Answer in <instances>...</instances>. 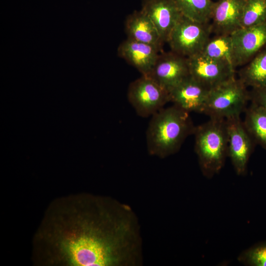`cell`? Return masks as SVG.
I'll use <instances>...</instances> for the list:
<instances>
[{"instance_id":"obj_1","label":"cell","mask_w":266,"mask_h":266,"mask_svg":"<svg viewBox=\"0 0 266 266\" xmlns=\"http://www.w3.org/2000/svg\"><path fill=\"white\" fill-rule=\"evenodd\" d=\"M34 264L138 266L143 263L140 226L132 207L89 193L54 199L33 239Z\"/></svg>"},{"instance_id":"obj_2","label":"cell","mask_w":266,"mask_h":266,"mask_svg":"<svg viewBox=\"0 0 266 266\" xmlns=\"http://www.w3.org/2000/svg\"><path fill=\"white\" fill-rule=\"evenodd\" d=\"M195 128L189 112L174 104L162 108L152 116L147 130L149 154L160 158L175 154Z\"/></svg>"},{"instance_id":"obj_3","label":"cell","mask_w":266,"mask_h":266,"mask_svg":"<svg viewBox=\"0 0 266 266\" xmlns=\"http://www.w3.org/2000/svg\"><path fill=\"white\" fill-rule=\"evenodd\" d=\"M195 150L202 174L208 178L218 173L228 157V140L225 119L210 118L195 127Z\"/></svg>"},{"instance_id":"obj_4","label":"cell","mask_w":266,"mask_h":266,"mask_svg":"<svg viewBox=\"0 0 266 266\" xmlns=\"http://www.w3.org/2000/svg\"><path fill=\"white\" fill-rule=\"evenodd\" d=\"M247 87L235 77L210 89L202 113L210 118L240 116L250 100Z\"/></svg>"},{"instance_id":"obj_5","label":"cell","mask_w":266,"mask_h":266,"mask_svg":"<svg viewBox=\"0 0 266 266\" xmlns=\"http://www.w3.org/2000/svg\"><path fill=\"white\" fill-rule=\"evenodd\" d=\"M212 33L210 23L198 22L182 16L166 43L170 51L188 58L202 52Z\"/></svg>"},{"instance_id":"obj_6","label":"cell","mask_w":266,"mask_h":266,"mask_svg":"<svg viewBox=\"0 0 266 266\" xmlns=\"http://www.w3.org/2000/svg\"><path fill=\"white\" fill-rule=\"evenodd\" d=\"M127 97L136 113L142 117L152 116L170 102L168 91L148 75L132 82Z\"/></svg>"},{"instance_id":"obj_7","label":"cell","mask_w":266,"mask_h":266,"mask_svg":"<svg viewBox=\"0 0 266 266\" xmlns=\"http://www.w3.org/2000/svg\"><path fill=\"white\" fill-rule=\"evenodd\" d=\"M228 140V157L235 172L243 175L254 149L255 142L248 133L240 116L226 119Z\"/></svg>"},{"instance_id":"obj_8","label":"cell","mask_w":266,"mask_h":266,"mask_svg":"<svg viewBox=\"0 0 266 266\" xmlns=\"http://www.w3.org/2000/svg\"><path fill=\"white\" fill-rule=\"evenodd\" d=\"M190 75L209 89L235 77L230 63L207 57L201 53L187 58Z\"/></svg>"},{"instance_id":"obj_9","label":"cell","mask_w":266,"mask_h":266,"mask_svg":"<svg viewBox=\"0 0 266 266\" xmlns=\"http://www.w3.org/2000/svg\"><path fill=\"white\" fill-rule=\"evenodd\" d=\"M233 66L236 69L247 64L266 47V21L260 24L240 28L231 35Z\"/></svg>"},{"instance_id":"obj_10","label":"cell","mask_w":266,"mask_h":266,"mask_svg":"<svg viewBox=\"0 0 266 266\" xmlns=\"http://www.w3.org/2000/svg\"><path fill=\"white\" fill-rule=\"evenodd\" d=\"M189 75L187 58L171 51L159 54L148 75L168 92Z\"/></svg>"},{"instance_id":"obj_11","label":"cell","mask_w":266,"mask_h":266,"mask_svg":"<svg viewBox=\"0 0 266 266\" xmlns=\"http://www.w3.org/2000/svg\"><path fill=\"white\" fill-rule=\"evenodd\" d=\"M150 19L165 43L182 17L173 0H141V8Z\"/></svg>"},{"instance_id":"obj_12","label":"cell","mask_w":266,"mask_h":266,"mask_svg":"<svg viewBox=\"0 0 266 266\" xmlns=\"http://www.w3.org/2000/svg\"><path fill=\"white\" fill-rule=\"evenodd\" d=\"M209 90L189 75L170 90V101L189 113H202Z\"/></svg>"},{"instance_id":"obj_13","label":"cell","mask_w":266,"mask_h":266,"mask_svg":"<svg viewBox=\"0 0 266 266\" xmlns=\"http://www.w3.org/2000/svg\"><path fill=\"white\" fill-rule=\"evenodd\" d=\"M246 0H217L214 1L210 26L215 34L231 35L240 29Z\"/></svg>"},{"instance_id":"obj_14","label":"cell","mask_w":266,"mask_h":266,"mask_svg":"<svg viewBox=\"0 0 266 266\" xmlns=\"http://www.w3.org/2000/svg\"><path fill=\"white\" fill-rule=\"evenodd\" d=\"M161 52L155 46L127 38L117 49L118 56L143 75H148Z\"/></svg>"},{"instance_id":"obj_15","label":"cell","mask_w":266,"mask_h":266,"mask_svg":"<svg viewBox=\"0 0 266 266\" xmlns=\"http://www.w3.org/2000/svg\"><path fill=\"white\" fill-rule=\"evenodd\" d=\"M125 30L128 38L152 45L162 52L165 43L153 22L141 9L127 17Z\"/></svg>"},{"instance_id":"obj_16","label":"cell","mask_w":266,"mask_h":266,"mask_svg":"<svg viewBox=\"0 0 266 266\" xmlns=\"http://www.w3.org/2000/svg\"><path fill=\"white\" fill-rule=\"evenodd\" d=\"M238 78L251 89L266 86V47L242 66Z\"/></svg>"},{"instance_id":"obj_17","label":"cell","mask_w":266,"mask_h":266,"mask_svg":"<svg viewBox=\"0 0 266 266\" xmlns=\"http://www.w3.org/2000/svg\"><path fill=\"white\" fill-rule=\"evenodd\" d=\"M245 111V129L255 143L266 150V107L251 102Z\"/></svg>"},{"instance_id":"obj_18","label":"cell","mask_w":266,"mask_h":266,"mask_svg":"<svg viewBox=\"0 0 266 266\" xmlns=\"http://www.w3.org/2000/svg\"><path fill=\"white\" fill-rule=\"evenodd\" d=\"M181 15L192 20L210 23L214 1L212 0H173Z\"/></svg>"},{"instance_id":"obj_19","label":"cell","mask_w":266,"mask_h":266,"mask_svg":"<svg viewBox=\"0 0 266 266\" xmlns=\"http://www.w3.org/2000/svg\"><path fill=\"white\" fill-rule=\"evenodd\" d=\"M201 53L209 58L230 63L233 66V46L231 35L215 34L210 37Z\"/></svg>"},{"instance_id":"obj_20","label":"cell","mask_w":266,"mask_h":266,"mask_svg":"<svg viewBox=\"0 0 266 266\" xmlns=\"http://www.w3.org/2000/svg\"><path fill=\"white\" fill-rule=\"evenodd\" d=\"M266 21V0H246L240 28L252 27Z\"/></svg>"},{"instance_id":"obj_21","label":"cell","mask_w":266,"mask_h":266,"mask_svg":"<svg viewBox=\"0 0 266 266\" xmlns=\"http://www.w3.org/2000/svg\"><path fill=\"white\" fill-rule=\"evenodd\" d=\"M238 261L247 266H266V242L244 250L238 256Z\"/></svg>"},{"instance_id":"obj_22","label":"cell","mask_w":266,"mask_h":266,"mask_svg":"<svg viewBox=\"0 0 266 266\" xmlns=\"http://www.w3.org/2000/svg\"><path fill=\"white\" fill-rule=\"evenodd\" d=\"M249 93L251 102L266 107V86L251 89Z\"/></svg>"}]
</instances>
